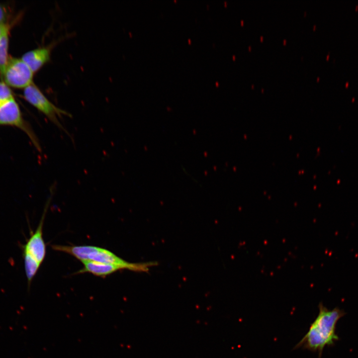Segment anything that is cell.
Here are the masks:
<instances>
[{"label":"cell","mask_w":358,"mask_h":358,"mask_svg":"<svg viewBox=\"0 0 358 358\" xmlns=\"http://www.w3.org/2000/svg\"><path fill=\"white\" fill-rule=\"evenodd\" d=\"M319 313L311 324L304 336L296 345L294 349L302 348L318 352L321 358L324 349L333 346L339 340L336 333L338 321L346 313L339 307L330 310L322 303L318 306Z\"/></svg>","instance_id":"6da1fadb"},{"label":"cell","mask_w":358,"mask_h":358,"mask_svg":"<svg viewBox=\"0 0 358 358\" xmlns=\"http://www.w3.org/2000/svg\"><path fill=\"white\" fill-rule=\"evenodd\" d=\"M51 247L53 250L71 255L82 262L89 261L117 265L131 271H147L151 266L156 264L155 263H130L107 249L96 246L53 245Z\"/></svg>","instance_id":"7a4b0ae2"},{"label":"cell","mask_w":358,"mask_h":358,"mask_svg":"<svg viewBox=\"0 0 358 358\" xmlns=\"http://www.w3.org/2000/svg\"><path fill=\"white\" fill-rule=\"evenodd\" d=\"M23 95L28 102L43 113L60 130L72 138L69 132L59 121V118H62L63 116L72 117L71 113L51 102L33 83L24 89Z\"/></svg>","instance_id":"3957f363"},{"label":"cell","mask_w":358,"mask_h":358,"mask_svg":"<svg viewBox=\"0 0 358 358\" xmlns=\"http://www.w3.org/2000/svg\"><path fill=\"white\" fill-rule=\"evenodd\" d=\"M0 125H10L21 129L27 134L35 148L41 152L38 138L31 127L24 120L13 97L0 103Z\"/></svg>","instance_id":"277c9868"},{"label":"cell","mask_w":358,"mask_h":358,"mask_svg":"<svg viewBox=\"0 0 358 358\" xmlns=\"http://www.w3.org/2000/svg\"><path fill=\"white\" fill-rule=\"evenodd\" d=\"M34 74L21 58L9 57L1 75L8 86L24 89L33 83Z\"/></svg>","instance_id":"5b68a950"},{"label":"cell","mask_w":358,"mask_h":358,"mask_svg":"<svg viewBox=\"0 0 358 358\" xmlns=\"http://www.w3.org/2000/svg\"><path fill=\"white\" fill-rule=\"evenodd\" d=\"M50 200L51 198L48 199L46 203L44 213L36 230L31 235L26 244L23 246V253L29 255L40 264L43 262L46 253V245L43 237V226Z\"/></svg>","instance_id":"8992f818"},{"label":"cell","mask_w":358,"mask_h":358,"mask_svg":"<svg viewBox=\"0 0 358 358\" xmlns=\"http://www.w3.org/2000/svg\"><path fill=\"white\" fill-rule=\"evenodd\" d=\"M56 43L57 41L29 51L22 56L21 59L35 73L50 60L52 50Z\"/></svg>","instance_id":"52a82bcc"},{"label":"cell","mask_w":358,"mask_h":358,"mask_svg":"<svg viewBox=\"0 0 358 358\" xmlns=\"http://www.w3.org/2000/svg\"><path fill=\"white\" fill-rule=\"evenodd\" d=\"M83 268L76 273L88 272L95 276L105 277L119 270L125 269L121 266L94 262H83Z\"/></svg>","instance_id":"ba28073f"},{"label":"cell","mask_w":358,"mask_h":358,"mask_svg":"<svg viewBox=\"0 0 358 358\" xmlns=\"http://www.w3.org/2000/svg\"><path fill=\"white\" fill-rule=\"evenodd\" d=\"M23 257L25 274L29 286L41 264L28 254L23 253Z\"/></svg>","instance_id":"9c48e42d"},{"label":"cell","mask_w":358,"mask_h":358,"mask_svg":"<svg viewBox=\"0 0 358 358\" xmlns=\"http://www.w3.org/2000/svg\"><path fill=\"white\" fill-rule=\"evenodd\" d=\"M8 30L6 31L0 38V72L1 74L9 59L8 55Z\"/></svg>","instance_id":"30bf717a"},{"label":"cell","mask_w":358,"mask_h":358,"mask_svg":"<svg viewBox=\"0 0 358 358\" xmlns=\"http://www.w3.org/2000/svg\"><path fill=\"white\" fill-rule=\"evenodd\" d=\"M13 97L9 86L0 81V103Z\"/></svg>","instance_id":"8fae6325"},{"label":"cell","mask_w":358,"mask_h":358,"mask_svg":"<svg viewBox=\"0 0 358 358\" xmlns=\"http://www.w3.org/2000/svg\"><path fill=\"white\" fill-rule=\"evenodd\" d=\"M7 18V14L5 8L0 4V24H5Z\"/></svg>","instance_id":"7c38bea8"},{"label":"cell","mask_w":358,"mask_h":358,"mask_svg":"<svg viewBox=\"0 0 358 358\" xmlns=\"http://www.w3.org/2000/svg\"><path fill=\"white\" fill-rule=\"evenodd\" d=\"M7 30L8 27L5 24H0V38Z\"/></svg>","instance_id":"4fadbf2b"}]
</instances>
